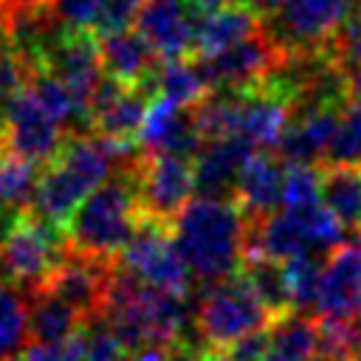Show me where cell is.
<instances>
[{
  "instance_id": "cell-1",
  "label": "cell",
  "mask_w": 361,
  "mask_h": 361,
  "mask_svg": "<svg viewBox=\"0 0 361 361\" xmlns=\"http://www.w3.org/2000/svg\"><path fill=\"white\" fill-rule=\"evenodd\" d=\"M135 141H116L107 135H68L59 152L45 164L37 180L31 214L65 237V226L79 203L102 186L116 169L141 158Z\"/></svg>"
},
{
  "instance_id": "cell-2",
  "label": "cell",
  "mask_w": 361,
  "mask_h": 361,
  "mask_svg": "<svg viewBox=\"0 0 361 361\" xmlns=\"http://www.w3.org/2000/svg\"><path fill=\"white\" fill-rule=\"evenodd\" d=\"M99 319L116 333L124 353L138 361H161L169 347L186 341L183 296L144 285L116 262Z\"/></svg>"
},
{
  "instance_id": "cell-3",
  "label": "cell",
  "mask_w": 361,
  "mask_h": 361,
  "mask_svg": "<svg viewBox=\"0 0 361 361\" xmlns=\"http://www.w3.org/2000/svg\"><path fill=\"white\" fill-rule=\"evenodd\" d=\"M172 226V243L200 285H214L240 271L248 214L234 197H192Z\"/></svg>"
},
{
  "instance_id": "cell-4",
  "label": "cell",
  "mask_w": 361,
  "mask_h": 361,
  "mask_svg": "<svg viewBox=\"0 0 361 361\" xmlns=\"http://www.w3.org/2000/svg\"><path fill=\"white\" fill-rule=\"evenodd\" d=\"M138 161L116 169L102 186H96L79 203V209L65 226V248L96 259L118 257V251L127 245V240L144 217L135 180Z\"/></svg>"
},
{
  "instance_id": "cell-5",
  "label": "cell",
  "mask_w": 361,
  "mask_h": 361,
  "mask_svg": "<svg viewBox=\"0 0 361 361\" xmlns=\"http://www.w3.org/2000/svg\"><path fill=\"white\" fill-rule=\"evenodd\" d=\"M276 316L254 293L243 271L206 288L195 310V333L206 350H228L234 341L268 330Z\"/></svg>"
},
{
  "instance_id": "cell-6",
  "label": "cell",
  "mask_w": 361,
  "mask_h": 361,
  "mask_svg": "<svg viewBox=\"0 0 361 361\" xmlns=\"http://www.w3.org/2000/svg\"><path fill=\"white\" fill-rule=\"evenodd\" d=\"M350 0H262L259 25L285 54L324 51L344 17Z\"/></svg>"
},
{
  "instance_id": "cell-7",
  "label": "cell",
  "mask_w": 361,
  "mask_h": 361,
  "mask_svg": "<svg viewBox=\"0 0 361 361\" xmlns=\"http://www.w3.org/2000/svg\"><path fill=\"white\" fill-rule=\"evenodd\" d=\"M65 254V237L25 212L0 240V276L25 293L45 285Z\"/></svg>"
},
{
  "instance_id": "cell-8",
  "label": "cell",
  "mask_w": 361,
  "mask_h": 361,
  "mask_svg": "<svg viewBox=\"0 0 361 361\" xmlns=\"http://www.w3.org/2000/svg\"><path fill=\"white\" fill-rule=\"evenodd\" d=\"M116 265L133 274L135 279H141L144 285H152L178 296H186L192 290V274L172 243L169 226L155 223L149 217H141L133 237L118 251Z\"/></svg>"
},
{
  "instance_id": "cell-9",
  "label": "cell",
  "mask_w": 361,
  "mask_h": 361,
  "mask_svg": "<svg viewBox=\"0 0 361 361\" xmlns=\"http://www.w3.org/2000/svg\"><path fill=\"white\" fill-rule=\"evenodd\" d=\"M135 180H138L141 214L164 226H169L195 195L192 158L175 152L141 155L135 166Z\"/></svg>"
},
{
  "instance_id": "cell-10",
  "label": "cell",
  "mask_w": 361,
  "mask_h": 361,
  "mask_svg": "<svg viewBox=\"0 0 361 361\" xmlns=\"http://www.w3.org/2000/svg\"><path fill=\"white\" fill-rule=\"evenodd\" d=\"M6 147L8 152L45 166L65 144V127L39 104L28 85H23L6 104Z\"/></svg>"
},
{
  "instance_id": "cell-11",
  "label": "cell",
  "mask_w": 361,
  "mask_h": 361,
  "mask_svg": "<svg viewBox=\"0 0 361 361\" xmlns=\"http://www.w3.org/2000/svg\"><path fill=\"white\" fill-rule=\"evenodd\" d=\"M39 71H48L56 79H62L65 87L87 107L96 85L104 79L99 37L90 28L65 25L56 34V39L45 48V54L39 59Z\"/></svg>"
},
{
  "instance_id": "cell-12",
  "label": "cell",
  "mask_w": 361,
  "mask_h": 361,
  "mask_svg": "<svg viewBox=\"0 0 361 361\" xmlns=\"http://www.w3.org/2000/svg\"><path fill=\"white\" fill-rule=\"evenodd\" d=\"M282 56H285V51L259 25V31H254L251 37H245L217 54L197 56V65L212 90H220V87L240 90V87H248V85L265 79V73H271Z\"/></svg>"
},
{
  "instance_id": "cell-13",
  "label": "cell",
  "mask_w": 361,
  "mask_h": 361,
  "mask_svg": "<svg viewBox=\"0 0 361 361\" xmlns=\"http://www.w3.org/2000/svg\"><path fill=\"white\" fill-rule=\"evenodd\" d=\"M113 262L116 259H96V257L65 248L62 259L56 262V268L51 271L42 288L65 299L85 322H96L104 307V293H107V282L113 274Z\"/></svg>"
},
{
  "instance_id": "cell-14",
  "label": "cell",
  "mask_w": 361,
  "mask_h": 361,
  "mask_svg": "<svg viewBox=\"0 0 361 361\" xmlns=\"http://www.w3.org/2000/svg\"><path fill=\"white\" fill-rule=\"evenodd\" d=\"M313 310L319 319L355 322L361 316V245L341 243L322 262Z\"/></svg>"
},
{
  "instance_id": "cell-15",
  "label": "cell",
  "mask_w": 361,
  "mask_h": 361,
  "mask_svg": "<svg viewBox=\"0 0 361 361\" xmlns=\"http://www.w3.org/2000/svg\"><path fill=\"white\" fill-rule=\"evenodd\" d=\"M149 93L138 85L118 82L104 73V79L96 85L90 96V124L99 130V135L116 138V141H135V133L144 121Z\"/></svg>"
},
{
  "instance_id": "cell-16",
  "label": "cell",
  "mask_w": 361,
  "mask_h": 361,
  "mask_svg": "<svg viewBox=\"0 0 361 361\" xmlns=\"http://www.w3.org/2000/svg\"><path fill=\"white\" fill-rule=\"evenodd\" d=\"M135 144L144 155L152 152H175L195 158L203 147V138L195 127L192 107H180L164 96H152L144 113V121L135 133Z\"/></svg>"
},
{
  "instance_id": "cell-17",
  "label": "cell",
  "mask_w": 361,
  "mask_h": 361,
  "mask_svg": "<svg viewBox=\"0 0 361 361\" xmlns=\"http://www.w3.org/2000/svg\"><path fill=\"white\" fill-rule=\"evenodd\" d=\"M347 102H316L302 104L290 113V121L276 144L285 164H319L324 161L327 144L338 127Z\"/></svg>"
},
{
  "instance_id": "cell-18",
  "label": "cell",
  "mask_w": 361,
  "mask_h": 361,
  "mask_svg": "<svg viewBox=\"0 0 361 361\" xmlns=\"http://www.w3.org/2000/svg\"><path fill=\"white\" fill-rule=\"evenodd\" d=\"M254 152L257 147L243 135H223V138L203 141V147L192 158L195 192L206 197H234L240 169Z\"/></svg>"
},
{
  "instance_id": "cell-19",
  "label": "cell",
  "mask_w": 361,
  "mask_h": 361,
  "mask_svg": "<svg viewBox=\"0 0 361 361\" xmlns=\"http://www.w3.org/2000/svg\"><path fill=\"white\" fill-rule=\"evenodd\" d=\"M135 31L161 59H180L195 51V23L186 0H144L135 17Z\"/></svg>"
},
{
  "instance_id": "cell-20",
  "label": "cell",
  "mask_w": 361,
  "mask_h": 361,
  "mask_svg": "<svg viewBox=\"0 0 361 361\" xmlns=\"http://www.w3.org/2000/svg\"><path fill=\"white\" fill-rule=\"evenodd\" d=\"M99 48H102V65L107 76L127 85H138L149 96H155V76L161 68V56L138 31L124 28V31L104 34L99 37Z\"/></svg>"
},
{
  "instance_id": "cell-21",
  "label": "cell",
  "mask_w": 361,
  "mask_h": 361,
  "mask_svg": "<svg viewBox=\"0 0 361 361\" xmlns=\"http://www.w3.org/2000/svg\"><path fill=\"white\" fill-rule=\"evenodd\" d=\"M282 183H285L282 155L271 152V149H257L240 169V178L234 186V200L243 206L248 220L265 217V214L276 212V206L282 203Z\"/></svg>"
},
{
  "instance_id": "cell-22",
  "label": "cell",
  "mask_w": 361,
  "mask_h": 361,
  "mask_svg": "<svg viewBox=\"0 0 361 361\" xmlns=\"http://www.w3.org/2000/svg\"><path fill=\"white\" fill-rule=\"evenodd\" d=\"M259 31V11L245 0H231L220 11L209 14L195 25V54L209 56L217 54L245 37Z\"/></svg>"
},
{
  "instance_id": "cell-23",
  "label": "cell",
  "mask_w": 361,
  "mask_h": 361,
  "mask_svg": "<svg viewBox=\"0 0 361 361\" xmlns=\"http://www.w3.org/2000/svg\"><path fill=\"white\" fill-rule=\"evenodd\" d=\"M87 322L48 288L28 293V333L34 341H65L76 336Z\"/></svg>"
},
{
  "instance_id": "cell-24",
  "label": "cell",
  "mask_w": 361,
  "mask_h": 361,
  "mask_svg": "<svg viewBox=\"0 0 361 361\" xmlns=\"http://www.w3.org/2000/svg\"><path fill=\"white\" fill-rule=\"evenodd\" d=\"M319 344V322L290 310L279 316L268 330V361H313Z\"/></svg>"
},
{
  "instance_id": "cell-25",
  "label": "cell",
  "mask_w": 361,
  "mask_h": 361,
  "mask_svg": "<svg viewBox=\"0 0 361 361\" xmlns=\"http://www.w3.org/2000/svg\"><path fill=\"white\" fill-rule=\"evenodd\" d=\"M322 203L344 228H361V169L327 166L322 172Z\"/></svg>"
},
{
  "instance_id": "cell-26",
  "label": "cell",
  "mask_w": 361,
  "mask_h": 361,
  "mask_svg": "<svg viewBox=\"0 0 361 361\" xmlns=\"http://www.w3.org/2000/svg\"><path fill=\"white\" fill-rule=\"evenodd\" d=\"M37 180H39L37 164L14 152L0 155V220H14L31 209Z\"/></svg>"
},
{
  "instance_id": "cell-27",
  "label": "cell",
  "mask_w": 361,
  "mask_h": 361,
  "mask_svg": "<svg viewBox=\"0 0 361 361\" xmlns=\"http://www.w3.org/2000/svg\"><path fill=\"white\" fill-rule=\"evenodd\" d=\"M209 82L197 62L180 59H161L158 76H155V96H164L180 107H195L209 96Z\"/></svg>"
},
{
  "instance_id": "cell-28",
  "label": "cell",
  "mask_w": 361,
  "mask_h": 361,
  "mask_svg": "<svg viewBox=\"0 0 361 361\" xmlns=\"http://www.w3.org/2000/svg\"><path fill=\"white\" fill-rule=\"evenodd\" d=\"M28 336V293L0 276V361H17Z\"/></svg>"
},
{
  "instance_id": "cell-29",
  "label": "cell",
  "mask_w": 361,
  "mask_h": 361,
  "mask_svg": "<svg viewBox=\"0 0 361 361\" xmlns=\"http://www.w3.org/2000/svg\"><path fill=\"white\" fill-rule=\"evenodd\" d=\"M240 271L245 274V279L251 282L254 293L262 299V305H265L276 319L293 310V305H290V290H288L285 271H282V262L268 259V257H245Z\"/></svg>"
},
{
  "instance_id": "cell-30",
  "label": "cell",
  "mask_w": 361,
  "mask_h": 361,
  "mask_svg": "<svg viewBox=\"0 0 361 361\" xmlns=\"http://www.w3.org/2000/svg\"><path fill=\"white\" fill-rule=\"evenodd\" d=\"M327 166H358L361 169V99L344 104L338 127L324 152Z\"/></svg>"
},
{
  "instance_id": "cell-31",
  "label": "cell",
  "mask_w": 361,
  "mask_h": 361,
  "mask_svg": "<svg viewBox=\"0 0 361 361\" xmlns=\"http://www.w3.org/2000/svg\"><path fill=\"white\" fill-rule=\"evenodd\" d=\"M285 282L290 290L293 310H310L316 305L319 279H322V259L319 254H296L282 262Z\"/></svg>"
},
{
  "instance_id": "cell-32",
  "label": "cell",
  "mask_w": 361,
  "mask_h": 361,
  "mask_svg": "<svg viewBox=\"0 0 361 361\" xmlns=\"http://www.w3.org/2000/svg\"><path fill=\"white\" fill-rule=\"evenodd\" d=\"M322 203V172L316 164H288L282 183V209H310Z\"/></svg>"
},
{
  "instance_id": "cell-33",
  "label": "cell",
  "mask_w": 361,
  "mask_h": 361,
  "mask_svg": "<svg viewBox=\"0 0 361 361\" xmlns=\"http://www.w3.org/2000/svg\"><path fill=\"white\" fill-rule=\"evenodd\" d=\"M25 82H28V68L11 37L0 28V102L6 104Z\"/></svg>"
},
{
  "instance_id": "cell-34",
  "label": "cell",
  "mask_w": 361,
  "mask_h": 361,
  "mask_svg": "<svg viewBox=\"0 0 361 361\" xmlns=\"http://www.w3.org/2000/svg\"><path fill=\"white\" fill-rule=\"evenodd\" d=\"M121 355H124L121 341L102 319L85 324V344L79 361H124Z\"/></svg>"
},
{
  "instance_id": "cell-35",
  "label": "cell",
  "mask_w": 361,
  "mask_h": 361,
  "mask_svg": "<svg viewBox=\"0 0 361 361\" xmlns=\"http://www.w3.org/2000/svg\"><path fill=\"white\" fill-rule=\"evenodd\" d=\"M141 6H144V0H104L102 8L96 11L93 23H90V31L96 37H104V34L130 28L135 23Z\"/></svg>"
},
{
  "instance_id": "cell-36",
  "label": "cell",
  "mask_w": 361,
  "mask_h": 361,
  "mask_svg": "<svg viewBox=\"0 0 361 361\" xmlns=\"http://www.w3.org/2000/svg\"><path fill=\"white\" fill-rule=\"evenodd\" d=\"M85 344V327L65 341H34L25 344L17 361H79Z\"/></svg>"
},
{
  "instance_id": "cell-37",
  "label": "cell",
  "mask_w": 361,
  "mask_h": 361,
  "mask_svg": "<svg viewBox=\"0 0 361 361\" xmlns=\"http://www.w3.org/2000/svg\"><path fill=\"white\" fill-rule=\"evenodd\" d=\"M102 3L104 0H54V11L71 28H90Z\"/></svg>"
},
{
  "instance_id": "cell-38",
  "label": "cell",
  "mask_w": 361,
  "mask_h": 361,
  "mask_svg": "<svg viewBox=\"0 0 361 361\" xmlns=\"http://www.w3.org/2000/svg\"><path fill=\"white\" fill-rule=\"evenodd\" d=\"M271 330V327H268ZM268 330H259V333H251L240 341H234L228 350H223L231 361H262L265 353H268Z\"/></svg>"
},
{
  "instance_id": "cell-39",
  "label": "cell",
  "mask_w": 361,
  "mask_h": 361,
  "mask_svg": "<svg viewBox=\"0 0 361 361\" xmlns=\"http://www.w3.org/2000/svg\"><path fill=\"white\" fill-rule=\"evenodd\" d=\"M347 82H350V99H361V65L347 76Z\"/></svg>"
},
{
  "instance_id": "cell-40",
  "label": "cell",
  "mask_w": 361,
  "mask_h": 361,
  "mask_svg": "<svg viewBox=\"0 0 361 361\" xmlns=\"http://www.w3.org/2000/svg\"><path fill=\"white\" fill-rule=\"evenodd\" d=\"M6 107H3V102H0V155H6Z\"/></svg>"
},
{
  "instance_id": "cell-41",
  "label": "cell",
  "mask_w": 361,
  "mask_h": 361,
  "mask_svg": "<svg viewBox=\"0 0 361 361\" xmlns=\"http://www.w3.org/2000/svg\"><path fill=\"white\" fill-rule=\"evenodd\" d=\"M203 361H231L223 350H203Z\"/></svg>"
},
{
  "instance_id": "cell-42",
  "label": "cell",
  "mask_w": 361,
  "mask_h": 361,
  "mask_svg": "<svg viewBox=\"0 0 361 361\" xmlns=\"http://www.w3.org/2000/svg\"><path fill=\"white\" fill-rule=\"evenodd\" d=\"M358 361H361V322H358Z\"/></svg>"
},
{
  "instance_id": "cell-43",
  "label": "cell",
  "mask_w": 361,
  "mask_h": 361,
  "mask_svg": "<svg viewBox=\"0 0 361 361\" xmlns=\"http://www.w3.org/2000/svg\"><path fill=\"white\" fill-rule=\"evenodd\" d=\"M245 3H248V6H254V8H259V3H262V0H245Z\"/></svg>"
},
{
  "instance_id": "cell-44",
  "label": "cell",
  "mask_w": 361,
  "mask_h": 361,
  "mask_svg": "<svg viewBox=\"0 0 361 361\" xmlns=\"http://www.w3.org/2000/svg\"><path fill=\"white\" fill-rule=\"evenodd\" d=\"M130 361H138V358H130Z\"/></svg>"
},
{
  "instance_id": "cell-45",
  "label": "cell",
  "mask_w": 361,
  "mask_h": 361,
  "mask_svg": "<svg viewBox=\"0 0 361 361\" xmlns=\"http://www.w3.org/2000/svg\"><path fill=\"white\" fill-rule=\"evenodd\" d=\"M262 361H268V358H262Z\"/></svg>"
},
{
  "instance_id": "cell-46",
  "label": "cell",
  "mask_w": 361,
  "mask_h": 361,
  "mask_svg": "<svg viewBox=\"0 0 361 361\" xmlns=\"http://www.w3.org/2000/svg\"><path fill=\"white\" fill-rule=\"evenodd\" d=\"M355 3H361V0H355Z\"/></svg>"
}]
</instances>
